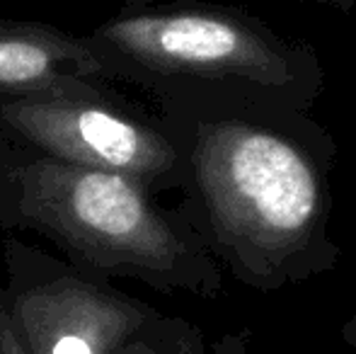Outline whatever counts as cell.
Instances as JSON below:
<instances>
[{
    "mask_svg": "<svg viewBox=\"0 0 356 354\" xmlns=\"http://www.w3.org/2000/svg\"><path fill=\"white\" fill-rule=\"evenodd\" d=\"M0 117L47 158L119 172L141 184L168 172L175 161L163 136L95 88L13 97L0 104Z\"/></svg>",
    "mask_w": 356,
    "mask_h": 354,
    "instance_id": "obj_4",
    "label": "cell"
},
{
    "mask_svg": "<svg viewBox=\"0 0 356 354\" xmlns=\"http://www.w3.org/2000/svg\"><path fill=\"white\" fill-rule=\"evenodd\" d=\"M88 42L99 58L114 54L150 71L211 76L269 66L267 49L243 27L192 10L122 15L102 24Z\"/></svg>",
    "mask_w": 356,
    "mask_h": 354,
    "instance_id": "obj_5",
    "label": "cell"
},
{
    "mask_svg": "<svg viewBox=\"0 0 356 354\" xmlns=\"http://www.w3.org/2000/svg\"><path fill=\"white\" fill-rule=\"evenodd\" d=\"M24 354H117L158 313L75 269L19 260L3 291Z\"/></svg>",
    "mask_w": 356,
    "mask_h": 354,
    "instance_id": "obj_3",
    "label": "cell"
},
{
    "mask_svg": "<svg viewBox=\"0 0 356 354\" xmlns=\"http://www.w3.org/2000/svg\"><path fill=\"white\" fill-rule=\"evenodd\" d=\"M15 182L19 214L63 243L85 272L131 274L155 287L197 284L187 246L138 179L37 158L15 170Z\"/></svg>",
    "mask_w": 356,
    "mask_h": 354,
    "instance_id": "obj_1",
    "label": "cell"
},
{
    "mask_svg": "<svg viewBox=\"0 0 356 354\" xmlns=\"http://www.w3.org/2000/svg\"><path fill=\"white\" fill-rule=\"evenodd\" d=\"M194 161L216 223L230 238L274 260L308 233L318 184L282 138L228 124L202 138Z\"/></svg>",
    "mask_w": 356,
    "mask_h": 354,
    "instance_id": "obj_2",
    "label": "cell"
},
{
    "mask_svg": "<svg viewBox=\"0 0 356 354\" xmlns=\"http://www.w3.org/2000/svg\"><path fill=\"white\" fill-rule=\"evenodd\" d=\"M213 354H248V350H245L243 337L228 335V337H223L220 342H216Z\"/></svg>",
    "mask_w": 356,
    "mask_h": 354,
    "instance_id": "obj_9",
    "label": "cell"
},
{
    "mask_svg": "<svg viewBox=\"0 0 356 354\" xmlns=\"http://www.w3.org/2000/svg\"><path fill=\"white\" fill-rule=\"evenodd\" d=\"M344 340H347L349 345H354V347H356V318L347 325V330H344Z\"/></svg>",
    "mask_w": 356,
    "mask_h": 354,
    "instance_id": "obj_10",
    "label": "cell"
},
{
    "mask_svg": "<svg viewBox=\"0 0 356 354\" xmlns=\"http://www.w3.org/2000/svg\"><path fill=\"white\" fill-rule=\"evenodd\" d=\"M107 73L88 39L37 22L0 19V95L32 97L92 88Z\"/></svg>",
    "mask_w": 356,
    "mask_h": 354,
    "instance_id": "obj_6",
    "label": "cell"
},
{
    "mask_svg": "<svg viewBox=\"0 0 356 354\" xmlns=\"http://www.w3.org/2000/svg\"><path fill=\"white\" fill-rule=\"evenodd\" d=\"M117 354H207L202 335L189 323L155 316Z\"/></svg>",
    "mask_w": 356,
    "mask_h": 354,
    "instance_id": "obj_7",
    "label": "cell"
},
{
    "mask_svg": "<svg viewBox=\"0 0 356 354\" xmlns=\"http://www.w3.org/2000/svg\"><path fill=\"white\" fill-rule=\"evenodd\" d=\"M0 354H24L17 337H15V332H13V325H10L8 311H5L3 289H0Z\"/></svg>",
    "mask_w": 356,
    "mask_h": 354,
    "instance_id": "obj_8",
    "label": "cell"
}]
</instances>
